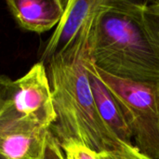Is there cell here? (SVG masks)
Returning a JSON list of instances; mask_svg holds the SVG:
<instances>
[{"instance_id": "11", "label": "cell", "mask_w": 159, "mask_h": 159, "mask_svg": "<svg viewBox=\"0 0 159 159\" xmlns=\"http://www.w3.org/2000/svg\"><path fill=\"white\" fill-rule=\"evenodd\" d=\"M46 159H65L63 151L58 139L50 131L48 137V144L46 149Z\"/></svg>"}, {"instance_id": "6", "label": "cell", "mask_w": 159, "mask_h": 159, "mask_svg": "<svg viewBox=\"0 0 159 159\" xmlns=\"http://www.w3.org/2000/svg\"><path fill=\"white\" fill-rule=\"evenodd\" d=\"M113 0H68L55 31L46 44L41 61L46 64L52 57L68 48L88 21L95 15L109 10Z\"/></svg>"}, {"instance_id": "5", "label": "cell", "mask_w": 159, "mask_h": 159, "mask_svg": "<svg viewBox=\"0 0 159 159\" xmlns=\"http://www.w3.org/2000/svg\"><path fill=\"white\" fill-rule=\"evenodd\" d=\"M49 129L24 118L0 117V159H46Z\"/></svg>"}, {"instance_id": "12", "label": "cell", "mask_w": 159, "mask_h": 159, "mask_svg": "<svg viewBox=\"0 0 159 159\" xmlns=\"http://www.w3.org/2000/svg\"><path fill=\"white\" fill-rule=\"evenodd\" d=\"M11 79L0 75V117L8 107V85Z\"/></svg>"}, {"instance_id": "4", "label": "cell", "mask_w": 159, "mask_h": 159, "mask_svg": "<svg viewBox=\"0 0 159 159\" xmlns=\"http://www.w3.org/2000/svg\"><path fill=\"white\" fill-rule=\"evenodd\" d=\"M5 114L49 129L54 125L57 116L47 68L42 61L34 63L21 77L10 80Z\"/></svg>"}, {"instance_id": "7", "label": "cell", "mask_w": 159, "mask_h": 159, "mask_svg": "<svg viewBox=\"0 0 159 159\" xmlns=\"http://www.w3.org/2000/svg\"><path fill=\"white\" fill-rule=\"evenodd\" d=\"M65 3L61 0H8L7 6L20 28L43 34L59 23Z\"/></svg>"}, {"instance_id": "3", "label": "cell", "mask_w": 159, "mask_h": 159, "mask_svg": "<svg viewBox=\"0 0 159 159\" xmlns=\"http://www.w3.org/2000/svg\"><path fill=\"white\" fill-rule=\"evenodd\" d=\"M111 92L131 131L132 143L143 154L159 159V84H145L110 75L92 63Z\"/></svg>"}, {"instance_id": "1", "label": "cell", "mask_w": 159, "mask_h": 159, "mask_svg": "<svg viewBox=\"0 0 159 159\" xmlns=\"http://www.w3.org/2000/svg\"><path fill=\"white\" fill-rule=\"evenodd\" d=\"M102 13L88 21L68 48L45 64L57 116L50 131L60 143L74 139L98 154L116 150L122 143L97 110L87 69L94 21Z\"/></svg>"}, {"instance_id": "13", "label": "cell", "mask_w": 159, "mask_h": 159, "mask_svg": "<svg viewBox=\"0 0 159 159\" xmlns=\"http://www.w3.org/2000/svg\"><path fill=\"white\" fill-rule=\"evenodd\" d=\"M147 10L159 25V1L152 3L147 2Z\"/></svg>"}, {"instance_id": "9", "label": "cell", "mask_w": 159, "mask_h": 159, "mask_svg": "<svg viewBox=\"0 0 159 159\" xmlns=\"http://www.w3.org/2000/svg\"><path fill=\"white\" fill-rule=\"evenodd\" d=\"M60 144L65 159H99L98 153L92 151L76 140L68 139L61 142Z\"/></svg>"}, {"instance_id": "8", "label": "cell", "mask_w": 159, "mask_h": 159, "mask_svg": "<svg viewBox=\"0 0 159 159\" xmlns=\"http://www.w3.org/2000/svg\"><path fill=\"white\" fill-rule=\"evenodd\" d=\"M92 57L88 61L87 69L89 72V82L97 110L110 129L117 139L124 143H133L131 131L125 120L120 107L105 85L101 81L93 70Z\"/></svg>"}, {"instance_id": "10", "label": "cell", "mask_w": 159, "mask_h": 159, "mask_svg": "<svg viewBox=\"0 0 159 159\" xmlns=\"http://www.w3.org/2000/svg\"><path fill=\"white\" fill-rule=\"evenodd\" d=\"M107 154L110 159H154L143 154L133 143H122L116 150Z\"/></svg>"}, {"instance_id": "14", "label": "cell", "mask_w": 159, "mask_h": 159, "mask_svg": "<svg viewBox=\"0 0 159 159\" xmlns=\"http://www.w3.org/2000/svg\"><path fill=\"white\" fill-rule=\"evenodd\" d=\"M98 157L99 159H110L109 156L107 153H101V154H98Z\"/></svg>"}, {"instance_id": "2", "label": "cell", "mask_w": 159, "mask_h": 159, "mask_svg": "<svg viewBox=\"0 0 159 159\" xmlns=\"http://www.w3.org/2000/svg\"><path fill=\"white\" fill-rule=\"evenodd\" d=\"M91 57L97 67L115 76L159 84V25L147 2L113 0L94 21Z\"/></svg>"}]
</instances>
